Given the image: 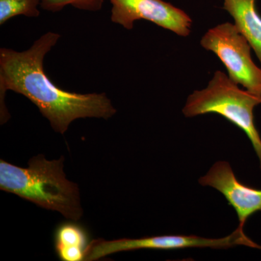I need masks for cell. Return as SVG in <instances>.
I'll use <instances>...</instances> for the list:
<instances>
[{
  "instance_id": "ba28073f",
  "label": "cell",
  "mask_w": 261,
  "mask_h": 261,
  "mask_svg": "<svg viewBox=\"0 0 261 261\" xmlns=\"http://www.w3.org/2000/svg\"><path fill=\"white\" fill-rule=\"evenodd\" d=\"M256 0H224L223 8L234 20L239 32L246 38L261 63V17Z\"/></svg>"
},
{
  "instance_id": "52a82bcc",
  "label": "cell",
  "mask_w": 261,
  "mask_h": 261,
  "mask_svg": "<svg viewBox=\"0 0 261 261\" xmlns=\"http://www.w3.org/2000/svg\"><path fill=\"white\" fill-rule=\"evenodd\" d=\"M202 186L216 189L224 196L238 214L239 228L243 229L247 220L261 211V190L243 185L226 161H217L199 179Z\"/></svg>"
},
{
  "instance_id": "6da1fadb",
  "label": "cell",
  "mask_w": 261,
  "mask_h": 261,
  "mask_svg": "<svg viewBox=\"0 0 261 261\" xmlns=\"http://www.w3.org/2000/svg\"><path fill=\"white\" fill-rule=\"evenodd\" d=\"M61 38L59 34L47 32L27 50L0 49L1 124L8 121L5 105L7 91L11 90L34 103L51 128L64 135L70 123L80 118L108 120L117 111L106 93L78 94L57 87L46 74L44 58Z\"/></svg>"
},
{
  "instance_id": "7a4b0ae2",
  "label": "cell",
  "mask_w": 261,
  "mask_h": 261,
  "mask_svg": "<svg viewBox=\"0 0 261 261\" xmlns=\"http://www.w3.org/2000/svg\"><path fill=\"white\" fill-rule=\"evenodd\" d=\"M28 165L27 168L19 167L1 160L0 190L78 221L83 215L80 189L65 176L64 156L48 161L44 154H38Z\"/></svg>"
},
{
  "instance_id": "5b68a950",
  "label": "cell",
  "mask_w": 261,
  "mask_h": 261,
  "mask_svg": "<svg viewBox=\"0 0 261 261\" xmlns=\"http://www.w3.org/2000/svg\"><path fill=\"white\" fill-rule=\"evenodd\" d=\"M252 241L243 229L238 228L231 234L222 238H205L195 235H163L139 239H118L105 240L98 239L91 241L84 253V261H94L124 251L136 250H173L187 248L224 249L245 245L251 246Z\"/></svg>"
},
{
  "instance_id": "9c48e42d",
  "label": "cell",
  "mask_w": 261,
  "mask_h": 261,
  "mask_svg": "<svg viewBox=\"0 0 261 261\" xmlns=\"http://www.w3.org/2000/svg\"><path fill=\"white\" fill-rule=\"evenodd\" d=\"M75 222V221H74ZM63 223L58 226L55 232L56 250L69 247H80L86 250L89 245L87 231L76 223Z\"/></svg>"
},
{
  "instance_id": "277c9868",
  "label": "cell",
  "mask_w": 261,
  "mask_h": 261,
  "mask_svg": "<svg viewBox=\"0 0 261 261\" xmlns=\"http://www.w3.org/2000/svg\"><path fill=\"white\" fill-rule=\"evenodd\" d=\"M200 44L224 63L230 80L261 96V68L252 61L251 45L234 24L227 22L209 29Z\"/></svg>"
},
{
  "instance_id": "30bf717a",
  "label": "cell",
  "mask_w": 261,
  "mask_h": 261,
  "mask_svg": "<svg viewBox=\"0 0 261 261\" xmlns=\"http://www.w3.org/2000/svg\"><path fill=\"white\" fill-rule=\"evenodd\" d=\"M41 3L42 0H0V25L18 15L37 18Z\"/></svg>"
},
{
  "instance_id": "8fae6325",
  "label": "cell",
  "mask_w": 261,
  "mask_h": 261,
  "mask_svg": "<svg viewBox=\"0 0 261 261\" xmlns=\"http://www.w3.org/2000/svg\"><path fill=\"white\" fill-rule=\"evenodd\" d=\"M104 0H42V9L58 13L67 5H71L76 9L97 12L102 9Z\"/></svg>"
},
{
  "instance_id": "3957f363",
  "label": "cell",
  "mask_w": 261,
  "mask_h": 261,
  "mask_svg": "<svg viewBox=\"0 0 261 261\" xmlns=\"http://www.w3.org/2000/svg\"><path fill=\"white\" fill-rule=\"evenodd\" d=\"M261 105V96L242 89L224 72L217 70L208 85L187 98L182 110L187 118L215 113L245 132L255 150L261 170V137L254 118V109Z\"/></svg>"
},
{
  "instance_id": "8992f818",
  "label": "cell",
  "mask_w": 261,
  "mask_h": 261,
  "mask_svg": "<svg viewBox=\"0 0 261 261\" xmlns=\"http://www.w3.org/2000/svg\"><path fill=\"white\" fill-rule=\"evenodd\" d=\"M111 21L132 30L136 20H145L180 37L191 32L192 20L183 10L163 0H109Z\"/></svg>"
}]
</instances>
